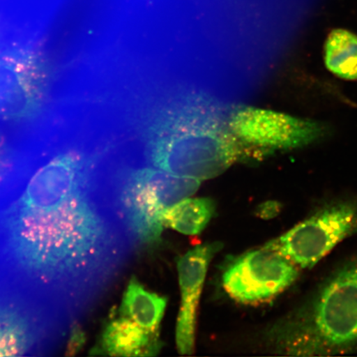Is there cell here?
<instances>
[{"mask_svg":"<svg viewBox=\"0 0 357 357\" xmlns=\"http://www.w3.org/2000/svg\"><path fill=\"white\" fill-rule=\"evenodd\" d=\"M136 248L75 146L0 178V288L69 322L92 305Z\"/></svg>","mask_w":357,"mask_h":357,"instance_id":"cell-1","label":"cell"},{"mask_svg":"<svg viewBox=\"0 0 357 357\" xmlns=\"http://www.w3.org/2000/svg\"><path fill=\"white\" fill-rule=\"evenodd\" d=\"M268 347L287 356L357 351V258L334 272L312 296L266 330Z\"/></svg>","mask_w":357,"mask_h":357,"instance_id":"cell-2","label":"cell"},{"mask_svg":"<svg viewBox=\"0 0 357 357\" xmlns=\"http://www.w3.org/2000/svg\"><path fill=\"white\" fill-rule=\"evenodd\" d=\"M238 158L229 131L190 112L165 120L153 142L151 159L156 168L197 181L220 175Z\"/></svg>","mask_w":357,"mask_h":357,"instance_id":"cell-3","label":"cell"},{"mask_svg":"<svg viewBox=\"0 0 357 357\" xmlns=\"http://www.w3.org/2000/svg\"><path fill=\"white\" fill-rule=\"evenodd\" d=\"M54 82L39 42L0 38V122L33 126L52 105Z\"/></svg>","mask_w":357,"mask_h":357,"instance_id":"cell-4","label":"cell"},{"mask_svg":"<svg viewBox=\"0 0 357 357\" xmlns=\"http://www.w3.org/2000/svg\"><path fill=\"white\" fill-rule=\"evenodd\" d=\"M199 181L156 168L136 169L108 190L112 206L137 245H151L163 231V215L174 204L198 190Z\"/></svg>","mask_w":357,"mask_h":357,"instance_id":"cell-5","label":"cell"},{"mask_svg":"<svg viewBox=\"0 0 357 357\" xmlns=\"http://www.w3.org/2000/svg\"><path fill=\"white\" fill-rule=\"evenodd\" d=\"M71 324L22 294L0 288V357L47 355Z\"/></svg>","mask_w":357,"mask_h":357,"instance_id":"cell-6","label":"cell"},{"mask_svg":"<svg viewBox=\"0 0 357 357\" xmlns=\"http://www.w3.org/2000/svg\"><path fill=\"white\" fill-rule=\"evenodd\" d=\"M356 231L357 205L340 202L324 207L268 244L300 269H307Z\"/></svg>","mask_w":357,"mask_h":357,"instance_id":"cell-7","label":"cell"},{"mask_svg":"<svg viewBox=\"0 0 357 357\" xmlns=\"http://www.w3.org/2000/svg\"><path fill=\"white\" fill-rule=\"evenodd\" d=\"M298 273L300 268L266 243L236 259L227 266L222 284L236 302L258 305L291 287Z\"/></svg>","mask_w":357,"mask_h":357,"instance_id":"cell-8","label":"cell"},{"mask_svg":"<svg viewBox=\"0 0 357 357\" xmlns=\"http://www.w3.org/2000/svg\"><path fill=\"white\" fill-rule=\"evenodd\" d=\"M229 132L238 145L239 158L245 151L293 149L307 146L323 136L324 128L311 120L276 112L244 109L231 119Z\"/></svg>","mask_w":357,"mask_h":357,"instance_id":"cell-9","label":"cell"},{"mask_svg":"<svg viewBox=\"0 0 357 357\" xmlns=\"http://www.w3.org/2000/svg\"><path fill=\"white\" fill-rule=\"evenodd\" d=\"M220 245H199L185 254L178 261L181 305L176 325V344L182 355H190L195 349L196 317L200 294L209 263Z\"/></svg>","mask_w":357,"mask_h":357,"instance_id":"cell-10","label":"cell"},{"mask_svg":"<svg viewBox=\"0 0 357 357\" xmlns=\"http://www.w3.org/2000/svg\"><path fill=\"white\" fill-rule=\"evenodd\" d=\"M158 333L151 332L121 316L106 326L100 351L114 356H151L158 354Z\"/></svg>","mask_w":357,"mask_h":357,"instance_id":"cell-11","label":"cell"},{"mask_svg":"<svg viewBox=\"0 0 357 357\" xmlns=\"http://www.w3.org/2000/svg\"><path fill=\"white\" fill-rule=\"evenodd\" d=\"M166 307V298L149 291L133 278L124 294L120 311L142 328L158 333Z\"/></svg>","mask_w":357,"mask_h":357,"instance_id":"cell-12","label":"cell"},{"mask_svg":"<svg viewBox=\"0 0 357 357\" xmlns=\"http://www.w3.org/2000/svg\"><path fill=\"white\" fill-rule=\"evenodd\" d=\"M215 211L209 199H185L169 208L163 215L164 227L185 235H196L208 225Z\"/></svg>","mask_w":357,"mask_h":357,"instance_id":"cell-13","label":"cell"},{"mask_svg":"<svg viewBox=\"0 0 357 357\" xmlns=\"http://www.w3.org/2000/svg\"><path fill=\"white\" fill-rule=\"evenodd\" d=\"M325 64L339 78L356 80V36L347 30H333L325 44Z\"/></svg>","mask_w":357,"mask_h":357,"instance_id":"cell-14","label":"cell"},{"mask_svg":"<svg viewBox=\"0 0 357 357\" xmlns=\"http://www.w3.org/2000/svg\"><path fill=\"white\" fill-rule=\"evenodd\" d=\"M86 333L79 325L78 320L73 321L71 323L68 333L66 336V354L67 356L77 355L78 352L82 350L86 345Z\"/></svg>","mask_w":357,"mask_h":357,"instance_id":"cell-15","label":"cell"},{"mask_svg":"<svg viewBox=\"0 0 357 357\" xmlns=\"http://www.w3.org/2000/svg\"><path fill=\"white\" fill-rule=\"evenodd\" d=\"M11 151L7 149L2 134L0 133V178L7 172L10 165Z\"/></svg>","mask_w":357,"mask_h":357,"instance_id":"cell-16","label":"cell"},{"mask_svg":"<svg viewBox=\"0 0 357 357\" xmlns=\"http://www.w3.org/2000/svg\"><path fill=\"white\" fill-rule=\"evenodd\" d=\"M276 212H278V204H274L273 202L267 203L259 209V213L262 217H271L272 216V213Z\"/></svg>","mask_w":357,"mask_h":357,"instance_id":"cell-17","label":"cell"}]
</instances>
